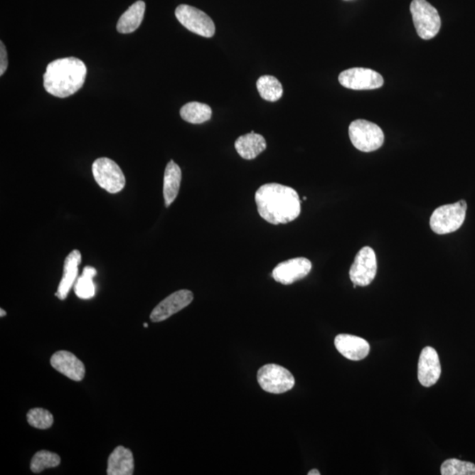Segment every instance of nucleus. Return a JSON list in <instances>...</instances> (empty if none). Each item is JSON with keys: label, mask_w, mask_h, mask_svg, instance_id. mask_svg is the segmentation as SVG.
<instances>
[{"label": "nucleus", "mask_w": 475, "mask_h": 475, "mask_svg": "<svg viewBox=\"0 0 475 475\" xmlns=\"http://www.w3.org/2000/svg\"><path fill=\"white\" fill-rule=\"evenodd\" d=\"M255 203L260 216L272 225L288 224L301 213V202L295 189L278 183L260 187Z\"/></svg>", "instance_id": "1"}, {"label": "nucleus", "mask_w": 475, "mask_h": 475, "mask_svg": "<svg viewBox=\"0 0 475 475\" xmlns=\"http://www.w3.org/2000/svg\"><path fill=\"white\" fill-rule=\"evenodd\" d=\"M87 73V66L79 58L57 59L47 66L44 88L55 97H69L83 87Z\"/></svg>", "instance_id": "2"}, {"label": "nucleus", "mask_w": 475, "mask_h": 475, "mask_svg": "<svg viewBox=\"0 0 475 475\" xmlns=\"http://www.w3.org/2000/svg\"><path fill=\"white\" fill-rule=\"evenodd\" d=\"M466 209L465 200L437 208L430 218V228L437 235L457 231L465 221Z\"/></svg>", "instance_id": "3"}, {"label": "nucleus", "mask_w": 475, "mask_h": 475, "mask_svg": "<svg viewBox=\"0 0 475 475\" xmlns=\"http://www.w3.org/2000/svg\"><path fill=\"white\" fill-rule=\"evenodd\" d=\"M410 12L415 29L419 36L424 40L434 38L441 28V18L435 7L426 0H413Z\"/></svg>", "instance_id": "4"}, {"label": "nucleus", "mask_w": 475, "mask_h": 475, "mask_svg": "<svg viewBox=\"0 0 475 475\" xmlns=\"http://www.w3.org/2000/svg\"><path fill=\"white\" fill-rule=\"evenodd\" d=\"M351 143L356 149L370 153L383 146L385 136L377 124L366 120L352 122L348 128Z\"/></svg>", "instance_id": "5"}, {"label": "nucleus", "mask_w": 475, "mask_h": 475, "mask_svg": "<svg viewBox=\"0 0 475 475\" xmlns=\"http://www.w3.org/2000/svg\"><path fill=\"white\" fill-rule=\"evenodd\" d=\"M257 380L263 390L273 395H281L292 390L295 385V378L284 367L269 363L263 365L257 373Z\"/></svg>", "instance_id": "6"}, {"label": "nucleus", "mask_w": 475, "mask_h": 475, "mask_svg": "<svg viewBox=\"0 0 475 475\" xmlns=\"http://www.w3.org/2000/svg\"><path fill=\"white\" fill-rule=\"evenodd\" d=\"M92 174L99 186L111 194H117L125 187V176L120 166L109 158L96 159L92 166Z\"/></svg>", "instance_id": "7"}, {"label": "nucleus", "mask_w": 475, "mask_h": 475, "mask_svg": "<svg viewBox=\"0 0 475 475\" xmlns=\"http://www.w3.org/2000/svg\"><path fill=\"white\" fill-rule=\"evenodd\" d=\"M176 16L183 27L196 35L210 38L216 31L211 18L196 7L181 5L176 10Z\"/></svg>", "instance_id": "8"}, {"label": "nucleus", "mask_w": 475, "mask_h": 475, "mask_svg": "<svg viewBox=\"0 0 475 475\" xmlns=\"http://www.w3.org/2000/svg\"><path fill=\"white\" fill-rule=\"evenodd\" d=\"M377 258L372 247H365L356 255L350 269V277L354 288L365 287L374 280L377 274Z\"/></svg>", "instance_id": "9"}, {"label": "nucleus", "mask_w": 475, "mask_h": 475, "mask_svg": "<svg viewBox=\"0 0 475 475\" xmlns=\"http://www.w3.org/2000/svg\"><path fill=\"white\" fill-rule=\"evenodd\" d=\"M339 82L352 90H373L384 85L383 77L372 69L351 68L341 73Z\"/></svg>", "instance_id": "10"}, {"label": "nucleus", "mask_w": 475, "mask_h": 475, "mask_svg": "<svg viewBox=\"0 0 475 475\" xmlns=\"http://www.w3.org/2000/svg\"><path fill=\"white\" fill-rule=\"evenodd\" d=\"M193 299H194V294L188 289H181V291L172 293L168 298L162 300L151 311V321L153 322L166 321V319L187 307Z\"/></svg>", "instance_id": "11"}, {"label": "nucleus", "mask_w": 475, "mask_h": 475, "mask_svg": "<svg viewBox=\"0 0 475 475\" xmlns=\"http://www.w3.org/2000/svg\"><path fill=\"white\" fill-rule=\"evenodd\" d=\"M311 269V262L304 257L289 259L279 263L274 269L272 277L274 281L284 285L292 284L308 276Z\"/></svg>", "instance_id": "12"}, {"label": "nucleus", "mask_w": 475, "mask_h": 475, "mask_svg": "<svg viewBox=\"0 0 475 475\" xmlns=\"http://www.w3.org/2000/svg\"><path fill=\"white\" fill-rule=\"evenodd\" d=\"M439 356L435 348L425 347L418 362V380L425 388L435 385L441 376Z\"/></svg>", "instance_id": "13"}, {"label": "nucleus", "mask_w": 475, "mask_h": 475, "mask_svg": "<svg viewBox=\"0 0 475 475\" xmlns=\"http://www.w3.org/2000/svg\"><path fill=\"white\" fill-rule=\"evenodd\" d=\"M50 363L58 372L74 381H81L85 374L84 363L72 352L59 351L51 356Z\"/></svg>", "instance_id": "14"}, {"label": "nucleus", "mask_w": 475, "mask_h": 475, "mask_svg": "<svg viewBox=\"0 0 475 475\" xmlns=\"http://www.w3.org/2000/svg\"><path fill=\"white\" fill-rule=\"evenodd\" d=\"M336 350L347 359L360 361L365 358L370 352L368 341L361 337L341 333L336 337Z\"/></svg>", "instance_id": "15"}, {"label": "nucleus", "mask_w": 475, "mask_h": 475, "mask_svg": "<svg viewBox=\"0 0 475 475\" xmlns=\"http://www.w3.org/2000/svg\"><path fill=\"white\" fill-rule=\"evenodd\" d=\"M81 263V254L79 250H73L68 255L64 263V273L59 283L55 296L60 300L68 298L70 289L76 283L79 265Z\"/></svg>", "instance_id": "16"}, {"label": "nucleus", "mask_w": 475, "mask_h": 475, "mask_svg": "<svg viewBox=\"0 0 475 475\" xmlns=\"http://www.w3.org/2000/svg\"><path fill=\"white\" fill-rule=\"evenodd\" d=\"M134 473V458L129 449L117 447L107 459V474L109 475H132Z\"/></svg>", "instance_id": "17"}, {"label": "nucleus", "mask_w": 475, "mask_h": 475, "mask_svg": "<svg viewBox=\"0 0 475 475\" xmlns=\"http://www.w3.org/2000/svg\"><path fill=\"white\" fill-rule=\"evenodd\" d=\"M267 148L266 140L262 135L251 132L239 137L235 142V149L241 158L254 159Z\"/></svg>", "instance_id": "18"}, {"label": "nucleus", "mask_w": 475, "mask_h": 475, "mask_svg": "<svg viewBox=\"0 0 475 475\" xmlns=\"http://www.w3.org/2000/svg\"><path fill=\"white\" fill-rule=\"evenodd\" d=\"M146 12V4L137 1L119 18L117 31L121 34H131L140 27Z\"/></svg>", "instance_id": "19"}, {"label": "nucleus", "mask_w": 475, "mask_h": 475, "mask_svg": "<svg viewBox=\"0 0 475 475\" xmlns=\"http://www.w3.org/2000/svg\"><path fill=\"white\" fill-rule=\"evenodd\" d=\"M181 181V170L180 166L174 161H170L166 166L164 185H163V195H164L166 207H169L176 199L180 191Z\"/></svg>", "instance_id": "20"}, {"label": "nucleus", "mask_w": 475, "mask_h": 475, "mask_svg": "<svg viewBox=\"0 0 475 475\" xmlns=\"http://www.w3.org/2000/svg\"><path fill=\"white\" fill-rule=\"evenodd\" d=\"M180 114L181 118L189 124H200L210 120L213 110L207 104L192 102L185 104Z\"/></svg>", "instance_id": "21"}, {"label": "nucleus", "mask_w": 475, "mask_h": 475, "mask_svg": "<svg viewBox=\"0 0 475 475\" xmlns=\"http://www.w3.org/2000/svg\"><path fill=\"white\" fill-rule=\"evenodd\" d=\"M260 95L268 102H277L283 95V87L280 81L274 76L265 75L259 78L256 83Z\"/></svg>", "instance_id": "22"}, {"label": "nucleus", "mask_w": 475, "mask_h": 475, "mask_svg": "<svg viewBox=\"0 0 475 475\" xmlns=\"http://www.w3.org/2000/svg\"><path fill=\"white\" fill-rule=\"evenodd\" d=\"M97 274L94 267L87 266L83 269V273L77 278L74 284V292L77 297L82 299H90L95 295V285L94 277Z\"/></svg>", "instance_id": "23"}, {"label": "nucleus", "mask_w": 475, "mask_h": 475, "mask_svg": "<svg viewBox=\"0 0 475 475\" xmlns=\"http://www.w3.org/2000/svg\"><path fill=\"white\" fill-rule=\"evenodd\" d=\"M60 463L61 459L58 454L46 450L39 451L31 460V469L33 473L40 474L47 469L58 466Z\"/></svg>", "instance_id": "24"}, {"label": "nucleus", "mask_w": 475, "mask_h": 475, "mask_svg": "<svg viewBox=\"0 0 475 475\" xmlns=\"http://www.w3.org/2000/svg\"><path fill=\"white\" fill-rule=\"evenodd\" d=\"M442 475H475L474 463L462 461L458 459H449L442 464Z\"/></svg>", "instance_id": "25"}, {"label": "nucleus", "mask_w": 475, "mask_h": 475, "mask_svg": "<svg viewBox=\"0 0 475 475\" xmlns=\"http://www.w3.org/2000/svg\"><path fill=\"white\" fill-rule=\"evenodd\" d=\"M27 419L29 425L39 429H50L54 422V417L50 412L41 407L29 410Z\"/></svg>", "instance_id": "26"}, {"label": "nucleus", "mask_w": 475, "mask_h": 475, "mask_svg": "<svg viewBox=\"0 0 475 475\" xmlns=\"http://www.w3.org/2000/svg\"><path fill=\"white\" fill-rule=\"evenodd\" d=\"M7 68H9L7 51L5 44H4L3 42H0V76H3V74L6 73Z\"/></svg>", "instance_id": "27"}, {"label": "nucleus", "mask_w": 475, "mask_h": 475, "mask_svg": "<svg viewBox=\"0 0 475 475\" xmlns=\"http://www.w3.org/2000/svg\"><path fill=\"white\" fill-rule=\"evenodd\" d=\"M321 473L319 472L317 469H313L311 470L309 473H308V475H320Z\"/></svg>", "instance_id": "28"}, {"label": "nucleus", "mask_w": 475, "mask_h": 475, "mask_svg": "<svg viewBox=\"0 0 475 475\" xmlns=\"http://www.w3.org/2000/svg\"><path fill=\"white\" fill-rule=\"evenodd\" d=\"M0 313H1V315H0L1 317L6 316V311H4L3 309H0Z\"/></svg>", "instance_id": "29"}, {"label": "nucleus", "mask_w": 475, "mask_h": 475, "mask_svg": "<svg viewBox=\"0 0 475 475\" xmlns=\"http://www.w3.org/2000/svg\"><path fill=\"white\" fill-rule=\"evenodd\" d=\"M144 328H148V324H147V323H144Z\"/></svg>", "instance_id": "30"}]
</instances>
